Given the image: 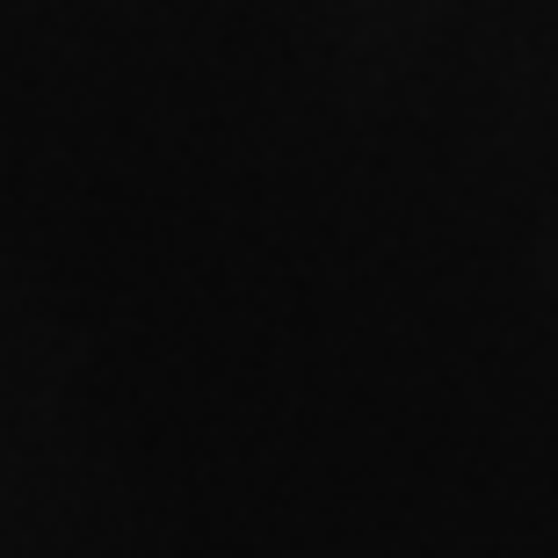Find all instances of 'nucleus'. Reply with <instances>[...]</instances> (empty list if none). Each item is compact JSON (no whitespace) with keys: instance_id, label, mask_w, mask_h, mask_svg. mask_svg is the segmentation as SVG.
Wrapping results in <instances>:
<instances>
[]
</instances>
